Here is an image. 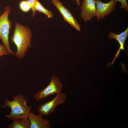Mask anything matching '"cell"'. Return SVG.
<instances>
[{"label":"cell","mask_w":128,"mask_h":128,"mask_svg":"<svg viewBox=\"0 0 128 128\" xmlns=\"http://www.w3.org/2000/svg\"><path fill=\"white\" fill-rule=\"evenodd\" d=\"M32 34L29 27L18 22L15 23L14 32L11 40L12 42L17 47V51L15 54L18 58L22 59L27 51L28 48L31 47Z\"/></svg>","instance_id":"cell-1"},{"label":"cell","mask_w":128,"mask_h":128,"mask_svg":"<svg viewBox=\"0 0 128 128\" xmlns=\"http://www.w3.org/2000/svg\"><path fill=\"white\" fill-rule=\"evenodd\" d=\"M13 98L12 101L5 99V102L1 106L3 108L7 107L11 109L10 113L6 115L5 117L12 120L28 117L32 108L31 106L27 105L28 101L22 94H17Z\"/></svg>","instance_id":"cell-2"},{"label":"cell","mask_w":128,"mask_h":128,"mask_svg":"<svg viewBox=\"0 0 128 128\" xmlns=\"http://www.w3.org/2000/svg\"><path fill=\"white\" fill-rule=\"evenodd\" d=\"M11 10L10 7L7 6L4 12L0 16V38L8 54L13 55L14 53L11 50L9 41V30L12 24L11 22L8 19Z\"/></svg>","instance_id":"cell-3"},{"label":"cell","mask_w":128,"mask_h":128,"mask_svg":"<svg viewBox=\"0 0 128 128\" xmlns=\"http://www.w3.org/2000/svg\"><path fill=\"white\" fill-rule=\"evenodd\" d=\"M63 85L59 81L58 77L53 75L50 83L44 89L35 94L34 98L38 101L48 97L51 95L61 92L63 90Z\"/></svg>","instance_id":"cell-4"},{"label":"cell","mask_w":128,"mask_h":128,"mask_svg":"<svg viewBox=\"0 0 128 128\" xmlns=\"http://www.w3.org/2000/svg\"><path fill=\"white\" fill-rule=\"evenodd\" d=\"M67 98L65 93L61 92L58 93L51 100L38 106L37 111L43 116H48L53 112L58 106L64 103Z\"/></svg>","instance_id":"cell-5"},{"label":"cell","mask_w":128,"mask_h":128,"mask_svg":"<svg viewBox=\"0 0 128 128\" xmlns=\"http://www.w3.org/2000/svg\"><path fill=\"white\" fill-rule=\"evenodd\" d=\"M95 0L96 8V16L98 21L115 10L117 2L114 0H111L107 3L102 2L101 0Z\"/></svg>","instance_id":"cell-6"},{"label":"cell","mask_w":128,"mask_h":128,"mask_svg":"<svg viewBox=\"0 0 128 128\" xmlns=\"http://www.w3.org/2000/svg\"><path fill=\"white\" fill-rule=\"evenodd\" d=\"M52 3L59 12L64 19L79 31L80 27L77 21L69 11L58 0H52Z\"/></svg>","instance_id":"cell-7"},{"label":"cell","mask_w":128,"mask_h":128,"mask_svg":"<svg viewBox=\"0 0 128 128\" xmlns=\"http://www.w3.org/2000/svg\"><path fill=\"white\" fill-rule=\"evenodd\" d=\"M81 10V16L85 22L91 20L92 18L96 16L95 0H83Z\"/></svg>","instance_id":"cell-8"},{"label":"cell","mask_w":128,"mask_h":128,"mask_svg":"<svg viewBox=\"0 0 128 128\" xmlns=\"http://www.w3.org/2000/svg\"><path fill=\"white\" fill-rule=\"evenodd\" d=\"M43 115L39 114L36 115L31 111L28 118L30 123V128H50L51 124L47 119H45Z\"/></svg>","instance_id":"cell-9"},{"label":"cell","mask_w":128,"mask_h":128,"mask_svg":"<svg viewBox=\"0 0 128 128\" xmlns=\"http://www.w3.org/2000/svg\"><path fill=\"white\" fill-rule=\"evenodd\" d=\"M128 36V27L125 31L119 35L115 34L112 31L110 32L108 35L109 39H111L113 38L116 40L118 42L120 46L117 52L114 59L112 62L110 63V65H113L116 58H118L121 50H125L124 48V45L125 41Z\"/></svg>","instance_id":"cell-10"},{"label":"cell","mask_w":128,"mask_h":128,"mask_svg":"<svg viewBox=\"0 0 128 128\" xmlns=\"http://www.w3.org/2000/svg\"><path fill=\"white\" fill-rule=\"evenodd\" d=\"M9 128H30V123L28 117L20 118L13 120Z\"/></svg>","instance_id":"cell-11"},{"label":"cell","mask_w":128,"mask_h":128,"mask_svg":"<svg viewBox=\"0 0 128 128\" xmlns=\"http://www.w3.org/2000/svg\"><path fill=\"white\" fill-rule=\"evenodd\" d=\"M35 8L36 11L46 14L48 18L53 17V14L52 11L46 9L37 0H36Z\"/></svg>","instance_id":"cell-12"},{"label":"cell","mask_w":128,"mask_h":128,"mask_svg":"<svg viewBox=\"0 0 128 128\" xmlns=\"http://www.w3.org/2000/svg\"><path fill=\"white\" fill-rule=\"evenodd\" d=\"M19 5L20 10L24 12H28L31 9V6L27 0L21 1Z\"/></svg>","instance_id":"cell-13"},{"label":"cell","mask_w":128,"mask_h":128,"mask_svg":"<svg viewBox=\"0 0 128 128\" xmlns=\"http://www.w3.org/2000/svg\"><path fill=\"white\" fill-rule=\"evenodd\" d=\"M28 3L30 5L31 9L32 12V16L34 17L36 15V11L35 8V5L36 0H27Z\"/></svg>","instance_id":"cell-14"},{"label":"cell","mask_w":128,"mask_h":128,"mask_svg":"<svg viewBox=\"0 0 128 128\" xmlns=\"http://www.w3.org/2000/svg\"><path fill=\"white\" fill-rule=\"evenodd\" d=\"M116 1H119L121 4V5L119 7L125 9L127 12L128 11V4L126 0H114Z\"/></svg>","instance_id":"cell-15"},{"label":"cell","mask_w":128,"mask_h":128,"mask_svg":"<svg viewBox=\"0 0 128 128\" xmlns=\"http://www.w3.org/2000/svg\"><path fill=\"white\" fill-rule=\"evenodd\" d=\"M8 54V52L6 47L4 45L0 44V57Z\"/></svg>","instance_id":"cell-16"},{"label":"cell","mask_w":128,"mask_h":128,"mask_svg":"<svg viewBox=\"0 0 128 128\" xmlns=\"http://www.w3.org/2000/svg\"><path fill=\"white\" fill-rule=\"evenodd\" d=\"M77 4L78 5H80V0H75Z\"/></svg>","instance_id":"cell-17"},{"label":"cell","mask_w":128,"mask_h":128,"mask_svg":"<svg viewBox=\"0 0 128 128\" xmlns=\"http://www.w3.org/2000/svg\"></svg>","instance_id":"cell-18"}]
</instances>
